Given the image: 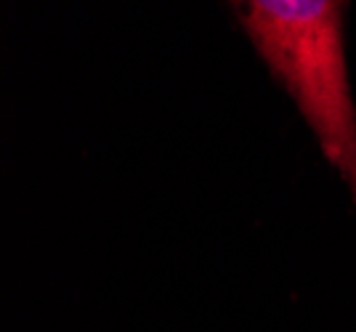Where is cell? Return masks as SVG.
Returning a JSON list of instances; mask_svg holds the SVG:
<instances>
[{
    "label": "cell",
    "mask_w": 356,
    "mask_h": 332,
    "mask_svg": "<svg viewBox=\"0 0 356 332\" xmlns=\"http://www.w3.org/2000/svg\"><path fill=\"white\" fill-rule=\"evenodd\" d=\"M239 30L341 173L356 208V101L346 56L348 6L335 0L232 3Z\"/></svg>",
    "instance_id": "cell-1"
}]
</instances>
